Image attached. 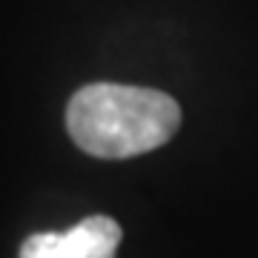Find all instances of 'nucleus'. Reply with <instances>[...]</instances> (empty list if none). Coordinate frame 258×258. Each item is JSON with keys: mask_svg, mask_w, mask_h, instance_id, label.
<instances>
[{"mask_svg": "<svg viewBox=\"0 0 258 258\" xmlns=\"http://www.w3.org/2000/svg\"><path fill=\"white\" fill-rule=\"evenodd\" d=\"M69 135L95 158H132L164 147L181 126L175 98L147 86L89 83L66 106Z\"/></svg>", "mask_w": 258, "mask_h": 258, "instance_id": "obj_1", "label": "nucleus"}, {"mask_svg": "<svg viewBox=\"0 0 258 258\" xmlns=\"http://www.w3.org/2000/svg\"><path fill=\"white\" fill-rule=\"evenodd\" d=\"M120 227L106 215H89L63 232H35L23 241L20 258H115Z\"/></svg>", "mask_w": 258, "mask_h": 258, "instance_id": "obj_2", "label": "nucleus"}]
</instances>
